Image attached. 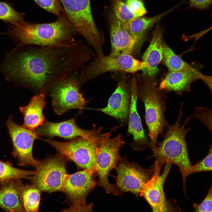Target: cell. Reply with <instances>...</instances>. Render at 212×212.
Returning a JSON list of instances; mask_svg holds the SVG:
<instances>
[{
  "label": "cell",
  "mask_w": 212,
  "mask_h": 212,
  "mask_svg": "<svg viewBox=\"0 0 212 212\" xmlns=\"http://www.w3.org/2000/svg\"><path fill=\"white\" fill-rule=\"evenodd\" d=\"M82 45H26L8 52L0 68L7 81L45 95L56 84L74 74L86 59Z\"/></svg>",
  "instance_id": "1"
},
{
  "label": "cell",
  "mask_w": 212,
  "mask_h": 212,
  "mask_svg": "<svg viewBox=\"0 0 212 212\" xmlns=\"http://www.w3.org/2000/svg\"><path fill=\"white\" fill-rule=\"evenodd\" d=\"M54 21L32 23L24 21L11 24L9 34L16 47L26 45L67 46L74 44L76 32L64 11Z\"/></svg>",
  "instance_id": "2"
},
{
  "label": "cell",
  "mask_w": 212,
  "mask_h": 212,
  "mask_svg": "<svg viewBox=\"0 0 212 212\" xmlns=\"http://www.w3.org/2000/svg\"><path fill=\"white\" fill-rule=\"evenodd\" d=\"M183 104H181L178 118L173 125L168 124L163 140L159 143L152 156L156 158L155 163L161 166L166 163L176 165L178 168L183 178L185 189L186 180L189 175L192 165L190 160L186 137L190 128L185 129V126L191 120L188 117L183 125L180 121L183 113Z\"/></svg>",
  "instance_id": "3"
},
{
  "label": "cell",
  "mask_w": 212,
  "mask_h": 212,
  "mask_svg": "<svg viewBox=\"0 0 212 212\" xmlns=\"http://www.w3.org/2000/svg\"><path fill=\"white\" fill-rule=\"evenodd\" d=\"M144 82L139 88L137 86L138 99L144 104L145 120L148 131L153 153L157 149V142L160 135L169 124L165 116L167 96L157 87L156 83L145 75Z\"/></svg>",
  "instance_id": "4"
},
{
  "label": "cell",
  "mask_w": 212,
  "mask_h": 212,
  "mask_svg": "<svg viewBox=\"0 0 212 212\" xmlns=\"http://www.w3.org/2000/svg\"><path fill=\"white\" fill-rule=\"evenodd\" d=\"M120 126L115 127L108 132L102 133L97 149L95 166L98 176L97 186L102 188L106 193L115 196L120 195V192L116 184L109 182L108 176L110 171L115 169L120 160V150L126 143L121 133L110 138L115 130Z\"/></svg>",
  "instance_id": "5"
},
{
  "label": "cell",
  "mask_w": 212,
  "mask_h": 212,
  "mask_svg": "<svg viewBox=\"0 0 212 212\" xmlns=\"http://www.w3.org/2000/svg\"><path fill=\"white\" fill-rule=\"evenodd\" d=\"M102 127H100L90 137H78L68 142L49 139L43 140L55 148L58 153L74 163L78 168H95L97 149L102 133Z\"/></svg>",
  "instance_id": "6"
},
{
  "label": "cell",
  "mask_w": 212,
  "mask_h": 212,
  "mask_svg": "<svg viewBox=\"0 0 212 212\" xmlns=\"http://www.w3.org/2000/svg\"><path fill=\"white\" fill-rule=\"evenodd\" d=\"M68 160L61 154L49 155L39 160L36 173L29 180L40 191L52 192L61 191L68 175L66 167Z\"/></svg>",
  "instance_id": "7"
},
{
  "label": "cell",
  "mask_w": 212,
  "mask_h": 212,
  "mask_svg": "<svg viewBox=\"0 0 212 212\" xmlns=\"http://www.w3.org/2000/svg\"><path fill=\"white\" fill-rule=\"evenodd\" d=\"M95 168L83 170L68 174L61 190L66 196V202L70 206L67 211H92V203L87 204L86 198L96 185L94 179Z\"/></svg>",
  "instance_id": "8"
},
{
  "label": "cell",
  "mask_w": 212,
  "mask_h": 212,
  "mask_svg": "<svg viewBox=\"0 0 212 212\" xmlns=\"http://www.w3.org/2000/svg\"><path fill=\"white\" fill-rule=\"evenodd\" d=\"M146 63L135 59L132 55L117 57L97 55L92 61L82 71L79 80L82 84L100 75L109 72L134 73L146 67Z\"/></svg>",
  "instance_id": "9"
},
{
  "label": "cell",
  "mask_w": 212,
  "mask_h": 212,
  "mask_svg": "<svg viewBox=\"0 0 212 212\" xmlns=\"http://www.w3.org/2000/svg\"><path fill=\"white\" fill-rule=\"evenodd\" d=\"M64 11L76 32L91 45L101 40L91 13L90 0H60Z\"/></svg>",
  "instance_id": "10"
},
{
  "label": "cell",
  "mask_w": 212,
  "mask_h": 212,
  "mask_svg": "<svg viewBox=\"0 0 212 212\" xmlns=\"http://www.w3.org/2000/svg\"><path fill=\"white\" fill-rule=\"evenodd\" d=\"M79 78L74 74L56 84L48 93L55 113L60 115L74 109L82 111L89 102L80 91Z\"/></svg>",
  "instance_id": "11"
},
{
  "label": "cell",
  "mask_w": 212,
  "mask_h": 212,
  "mask_svg": "<svg viewBox=\"0 0 212 212\" xmlns=\"http://www.w3.org/2000/svg\"><path fill=\"white\" fill-rule=\"evenodd\" d=\"M12 118L10 115L6 121L13 146L12 154L17 158L19 165L36 168L39 161L33 157L32 149L34 141L39 139V136L35 130L16 123Z\"/></svg>",
  "instance_id": "12"
},
{
  "label": "cell",
  "mask_w": 212,
  "mask_h": 212,
  "mask_svg": "<svg viewBox=\"0 0 212 212\" xmlns=\"http://www.w3.org/2000/svg\"><path fill=\"white\" fill-rule=\"evenodd\" d=\"M117 174L115 177L120 195L130 192L140 196L143 184L153 175L154 168L147 169L137 163L129 161L125 157H121L115 168Z\"/></svg>",
  "instance_id": "13"
},
{
  "label": "cell",
  "mask_w": 212,
  "mask_h": 212,
  "mask_svg": "<svg viewBox=\"0 0 212 212\" xmlns=\"http://www.w3.org/2000/svg\"><path fill=\"white\" fill-rule=\"evenodd\" d=\"M172 165L166 163L163 173L160 175L162 166L155 163L153 175L143 184L140 191V196L146 200L153 211L165 212L170 209L165 197L163 186Z\"/></svg>",
  "instance_id": "14"
},
{
  "label": "cell",
  "mask_w": 212,
  "mask_h": 212,
  "mask_svg": "<svg viewBox=\"0 0 212 212\" xmlns=\"http://www.w3.org/2000/svg\"><path fill=\"white\" fill-rule=\"evenodd\" d=\"M115 91L110 97L107 106L95 109L115 119L121 126L128 123L131 93L130 84L123 77L119 80Z\"/></svg>",
  "instance_id": "15"
},
{
  "label": "cell",
  "mask_w": 212,
  "mask_h": 212,
  "mask_svg": "<svg viewBox=\"0 0 212 212\" xmlns=\"http://www.w3.org/2000/svg\"><path fill=\"white\" fill-rule=\"evenodd\" d=\"M131 97L130 107L128 135H132L133 139L130 145L134 150L143 152L147 149L152 150V146L143 128L137 108V85L135 77L130 83Z\"/></svg>",
  "instance_id": "16"
},
{
  "label": "cell",
  "mask_w": 212,
  "mask_h": 212,
  "mask_svg": "<svg viewBox=\"0 0 212 212\" xmlns=\"http://www.w3.org/2000/svg\"><path fill=\"white\" fill-rule=\"evenodd\" d=\"M76 117L67 121L58 122L45 120L35 130L39 136L52 138L57 136L66 139H72L81 137L89 138L95 132L97 129L94 125L91 130L82 129L76 124Z\"/></svg>",
  "instance_id": "17"
},
{
  "label": "cell",
  "mask_w": 212,
  "mask_h": 212,
  "mask_svg": "<svg viewBox=\"0 0 212 212\" xmlns=\"http://www.w3.org/2000/svg\"><path fill=\"white\" fill-rule=\"evenodd\" d=\"M111 51L109 55H132L136 41L128 29L113 14L110 21Z\"/></svg>",
  "instance_id": "18"
},
{
  "label": "cell",
  "mask_w": 212,
  "mask_h": 212,
  "mask_svg": "<svg viewBox=\"0 0 212 212\" xmlns=\"http://www.w3.org/2000/svg\"><path fill=\"white\" fill-rule=\"evenodd\" d=\"M202 67L201 65L198 67H193L188 70L170 71L160 82L158 88L166 92H173L179 95L189 92L191 83L198 80V75Z\"/></svg>",
  "instance_id": "19"
},
{
  "label": "cell",
  "mask_w": 212,
  "mask_h": 212,
  "mask_svg": "<svg viewBox=\"0 0 212 212\" xmlns=\"http://www.w3.org/2000/svg\"><path fill=\"white\" fill-rule=\"evenodd\" d=\"M163 33L162 29L158 24L153 32L150 43L143 56V61L147 65L142 70L144 75L153 77L158 71V66L163 59Z\"/></svg>",
  "instance_id": "20"
},
{
  "label": "cell",
  "mask_w": 212,
  "mask_h": 212,
  "mask_svg": "<svg viewBox=\"0 0 212 212\" xmlns=\"http://www.w3.org/2000/svg\"><path fill=\"white\" fill-rule=\"evenodd\" d=\"M45 95L38 93L31 99L27 105L19 108V111L24 116L23 126L25 127L34 130L45 121L43 112L47 103Z\"/></svg>",
  "instance_id": "21"
},
{
  "label": "cell",
  "mask_w": 212,
  "mask_h": 212,
  "mask_svg": "<svg viewBox=\"0 0 212 212\" xmlns=\"http://www.w3.org/2000/svg\"><path fill=\"white\" fill-rule=\"evenodd\" d=\"M20 180H11L1 183L0 208L6 211H26L21 199Z\"/></svg>",
  "instance_id": "22"
},
{
  "label": "cell",
  "mask_w": 212,
  "mask_h": 212,
  "mask_svg": "<svg viewBox=\"0 0 212 212\" xmlns=\"http://www.w3.org/2000/svg\"><path fill=\"white\" fill-rule=\"evenodd\" d=\"M178 5L154 16L149 17L141 16L136 18L129 23L127 29L136 41L133 53L134 52L138 51L141 47L146 33L148 29Z\"/></svg>",
  "instance_id": "23"
},
{
  "label": "cell",
  "mask_w": 212,
  "mask_h": 212,
  "mask_svg": "<svg viewBox=\"0 0 212 212\" xmlns=\"http://www.w3.org/2000/svg\"><path fill=\"white\" fill-rule=\"evenodd\" d=\"M20 191L23 206L26 212H37L40 200V191L32 184H24L20 180Z\"/></svg>",
  "instance_id": "24"
},
{
  "label": "cell",
  "mask_w": 212,
  "mask_h": 212,
  "mask_svg": "<svg viewBox=\"0 0 212 212\" xmlns=\"http://www.w3.org/2000/svg\"><path fill=\"white\" fill-rule=\"evenodd\" d=\"M36 173L34 170H26L13 167L9 162L0 160V183L11 180L26 178L29 179L30 177Z\"/></svg>",
  "instance_id": "25"
},
{
  "label": "cell",
  "mask_w": 212,
  "mask_h": 212,
  "mask_svg": "<svg viewBox=\"0 0 212 212\" xmlns=\"http://www.w3.org/2000/svg\"><path fill=\"white\" fill-rule=\"evenodd\" d=\"M162 59L170 71H183L191 69L193 67L175 53L165 43L163 44Z\"/></svg>",
  "instance_id": "26"
},
{
  "label": "cell",
  "mask_w": 212,
  "mask_h": 212,
  "mask_svg": "<svg viewBox=\"0 0 212 212\" xmlns=\"http://www.w3.org/2000/svg\"><path fill=\"white\" fill-rule=\"evenodd\" d=\"M113 14L123 25L127 28L129 23L137 17L121 0H112Z\"/></svg>",
  "instance_id": "27"
},
{
  "label": "cell",
  "mask_w": 212,
  "mask_h": 212,
  "mask_svg": "<svg viewBox=\"0 0 212 212\" xmlns=\"http://www.w3.org/2000/svg\"><path fill=\"white\" fill-rule=\"evenodd\" d=\"M23 15L8 4L0 2V19L11 24H14L24 21Z\"/></svg>",
  "instance_id": "28"
},
{
  "label": "cell",
  "mask_w": 212,
  "mask_h": 212,
  "mask_svg": "<svg viewBox=\"0 0 212 212\" xmlns=\"http://www.w3.org/2000/svg\"><path fill=\"white\" fill-rule=\"evenodd\" d=\"M191 119L196 118L212 132V108L196 107L193 114L189 116Z\"/></svg>",
  "instance_id": "29"
},
{
  "label": "cell",
  "mask_w": 212,
  "mask_h": 212,
  "mask_svg": "<svg viewBox=\"0 0 212 212\" xmlns=\"http://www.w3.org/2000/svg\"><path fill=\"white\" fill-rule=\"evenodd\" d=\"M212 171V144H211L208 153L202 160L192 165L189 174L202 172Z\"/></svg>",
  "instance_id": "30"
},
{
  "label": "cell",
  "mask_w": 212,
  "mask_h": 212,
  "mask_svg": "<svg viewBox=\"0 0 212 212\" xmlns=\"http://www.w3.org/2000/svg\"><path fill=\"white\" fill-rule=\"evenodd\" d=\"M39 6L59 16L64 11L60 0H34Z\"/></svg>",
  "instance_id": "31"
},
{
  "label": "cell",
  "mask_w": 212,
  "mask_h": 212,
  "mask_svg": "<svg viewBox=\"0 0 212 212\" xmlns=\"http://www.w3.org/2000/svg\"><path fill=\"white\" fill-rule=\"evenodd\" d=\"M195 212H212V185L203 201L200 203H193Z\"/></svg>",
  "instance_id": "32"
},
{
  "label": "cell",
  "mask_w": 212,
  "mask_h": 212,
  "mask_svg": "<svg viewBox=\"0 0 212 212\" xmlns=\"http://www.w3.org/2000/svg\"><path fill=\"white\" fill-rule=\"evenodd\" d=\"M125 3L130 10L138 17L143 16L147 13L142 0H126Z\"/></svg>",
  "instance_id": "33"
},
{
  "label": "cell",
  "mask_w": 212,
  "mask_h": 212,
  "mask_svg": "<svg viewBox=\"0 0 212 212\" xmlns=\"http://www.w3.org/2000/svg\"><path fill=\"white\" fill-rule=\"evenodd\" d=\"M191 7L199 9H204L212 4V0H189Z\"/></svg>",
  "instance_id": "34"
},
{
  "label": "cell",
  "mask_w": 212,
  "mask_h": 212,
  "mask_svg": "<svg viewBox=\"0 0 212 212\" xmlns=\"http://www.w3.org/2000/svg\"><path fill=\"white\" fill-rule=\"evenodd\" d=\"M198 77V80H202L208 86L212 94V76L204 75L200 72Z\"/></svg>",
  "instance_id": "35"
},
{
  "label": "cell",
  "mask_w": 212,
  "mask_h": 212,
  "mask_svg": "<svg viewBox=\"0 0 212 212\" xmlns=\"http://www.w3.org/2000/svg\"><path fill=\"white\" fill-rule=\"evenodd\" d=\"M5 34V33L4 34V33H3L1 32H0V34Z\"/></svg>",
  "instance_id": "36"
},
{
  "label": "cell",
  "mask_w": 212,
  "mask_h": 212,
  "mask_svg": "<svg viewBox=\"0 0 212 212\" xmlns=\"http://www.w3.org/2000/svg\"><path fill=\"white\" fill-rule=\"evenodd\" d=\"M211 28H212V27Z\"/></svg>",
  "instance_id": "37"
}]
</instances>
